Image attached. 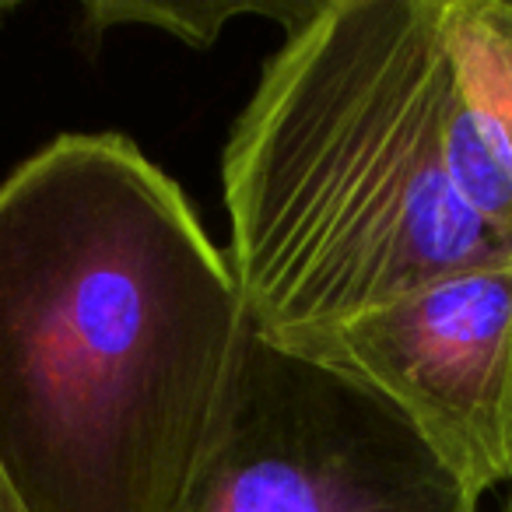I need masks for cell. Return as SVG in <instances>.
I'll list each match as a JSON object with an SVG mask.
<instances>
[{
	"label": "cell",
	"instance_id": "9c48e42d",
	"mask_svg": "<svg viewBox=\"0 0 512 512\" xmlns=\"http://www.w3.org/2000/svg\"><path fill=\"white\" fill-rule=\"evenodd\" d=\"M498 512H512V495L505 498V505H502V509H498Z\"/></svg>",
	"mask_w": 512,
	"mask_h": 512
},
{
	"label": "cell",
	"instance_id": "3957f363",
	"mask_svg": "<svg viewBox=\"0 0 512 512\" xmlns=\"http://www.w3.org/2000/svg\"><path fill=\"white\" fill-rule=\"evenodd\" d=\"M376 390L246 327L179 512H477Z\"/></svg>",
	"mask_w": 512,
	"mask_h": 512
},
{
	"label": "cell",
	"instance_id": "5b68a950",
	"mask_svg": "<svg viewBox=\"0 0 512 512\" xmlns=\"http://www.w3.org/2000/svg\"><path fill=\"white\" fill-rule=\"evenodd\" d=\"M449 172L460 197L512 239V4L442 0Z\"/></svg>",
	"mask_w": 512,
	"mask_h": 512
},
{
	"label": "cell",
	"instance_id": "7a4b0ae2",
	"mask_svg": "<svg viewBox=\"0 0 512 512\" xmlns=\"http://www.w3.org/2000/svg\"><path fill=\"white\" fill-rule=\"evenodd\" d=\"M442 0H320L232 123L221 186L256 334L302 344L512 239L449 172Z\"/></svg>",
	"mask_w": 512,
	"mask_h": 512
},
{
	"label": "cell",
	"instance_id": "8992f818",
	"mask_svg": "<svg viewBox=\"0 0 512 512\" xmlns=\"http://www.w3.org/2000/svg\"><path fill=\"white\" fill-rule=\"evenodd\" d=\"M320 0H221V4H151V0H92L85 4V22L92 32L144 25L162 29L190 46H211L232 18L260 15L281 22L292 32L306 22Z\"/></svg>",
	"mask_w": 512,
	"mask_h": 512
},
{
	"label": "cell",
	"instance_id": "277c9868",
	"mask_svg": "<svg viewBox=\"0 0 512 512\" xmlns=\"http://www.w3.org/2000/svg\"><path fill=\"white\" fill-rule=\"evenodd\" d=\"M285 348L390 400L470 495L512 481V249Z\"/></svg>",
	"mask_w": 512,
	"mask_h": 512
},
{
	"label": "cell",
	"instance_id": "6da1fadb",
	"mask_svg": "<svg viewBox=\"0 0 512 512\" xmlns=\"http://www.w3.org/2000/svg\"><path fill=\"white\" fill-rule=\"evenodd\" d=\"M246 306L228 253L123 134L0 183V474L22 512H179Z\"/></svg>",
	"mask_w": 512,
	"mask_h": 512
},
{
	"label": "cell",
	"instance_id": "ba28073f",
	"mask_svg": "<svg viewBox=\"0 0 512 512\" xmlns=\"http://www.w3.org/2000/svg\"><path fill=\"white\" fill-rule=\"evenodd\" d=\"M8 11H15V4H0V18L8 15Z\"/></svg>",
	"mask_w": 512,
	"mask_h": 512
},
{
	"label": "cell",
	"instance_id": "52a82bcc",
	"mask_svg": "<svg viewBox=\"0 0 512 512\" xmlns=\"http://www.w3.org/2000/svg\"><path fill=\"white\" fill-rule=\"evenodd\" d=\"M0 512H22V505H18V498L11 495L8 481H4V474H0Z\"/></svg>",
	"mask_w": 512,
	"mask_h": 512
}]
</instances>
